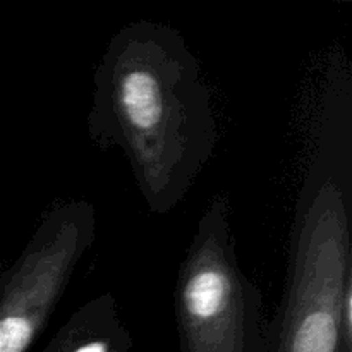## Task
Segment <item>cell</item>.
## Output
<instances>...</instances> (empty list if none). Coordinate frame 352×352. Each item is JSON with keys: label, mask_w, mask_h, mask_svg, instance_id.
<instances>
[{"label": "cell", "mask_w": 352, "mask_h": 352, "mask_svg": "<svg viewBox=\"0 0 352 352\" xmlns=\"http://www.w3.org/2000/svg\"><path fill=\"white\" fill-rule=\"evenodd\" d=\"M98 150H120L148 212H174L219 144L201 64L181 31L138 19L110 36L93 74L86 116Z\"/></svg>", "instance_id": "cell-1"}, {"label": "cell", "mask_w": 352, "mask_h": 352, "mask_svg": "<svg viewBox=\"0 0 352 352\" xmlns=\"http://www.w3.org/2000/svg\"><path fill=\"white\" fill-rule=\"evenodd\" d=\"M270 352H352V64L333 45L308 120Z\"/></svg>", "instance_id": "cell-2"}, {"label": "cell", "mask_w": 352, "mask_h": 352, "mask_svg": "<svg viewBox=\"0 0 352 352\" xmlns=\"http://www.w3.org/2000/svg\"><path fill=\"white\" fill-rule=\"evenodd\" d=\"M174 308L181 352H270L263 296L237 258L227 195L210 199L196 223Z\"/></svg>", "instance_id": "cell-3"}, {"label": "cell", "mask_w": 352, "mask_h": 352, "mask_svg": "<svg viewBox=\"0 0 352 352\" xmlns=\"http://www.w3.org/2000/svg\"><path fill=\"white\" fill-rule=\"evenodd\" d=\"M96 237L86 199L57 201L10 267L0 274V352H30Z\"/></svg>", "instance_id": "cell-4"}, {"label": "cell", "mask_w": 352, "mask_h": 352, "mask_svg": "<svg viewBox=\"0 0 352 352\" xmlns=\"http://www.w3.org/2000/svg\"><path fill=\"white\" fill-rule=\"evenodd\" d=\"M133 336L110 291L79 306L41 352H131Z\"/></svg>", "instance_id": "cell-5"}]
</instances>
